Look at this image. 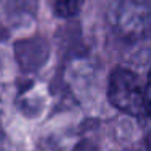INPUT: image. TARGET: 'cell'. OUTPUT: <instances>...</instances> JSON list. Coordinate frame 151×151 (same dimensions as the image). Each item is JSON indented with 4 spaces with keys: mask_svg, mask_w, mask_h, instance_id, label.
Here are the masks:
<instances>
[{
    "mask_svg": "<svg viewBox=\"0 0 151 151\" xmlns=\"http://www.w3.org/2000/svg\"><path fill=\"white\" fill-rule=\"evenodd\" d=\"M145 88H146V114L151 115V72L145 83Z\"/></svg>",
    "mask_w": 151,
    "mask_h": 151,
    "instance_id": "cell-3",
    "label": "cell"
},
{
    "mask_svg": "<svg viewBox=\"0 0 151 151\" xmlns=\"http://www.w3.org/2000/svg\"><path fill=\"white\" fill-rule=\"evenodd\" d=\"M85 0H55V13L62 18H72L81 10Z\"/></svg>",
    "mask_w": 151,
    "mask_h": 151,
    "instance_id": "cell-2",
    "label": "cell"
},
{
    "mask_svg": "<svg viewBox=\"0 0 151 151\" xmlns=\"http://www.w3.org/2000/svg\"><path fill=\"white\" fill-rule=\"evenodd\" d=\"M107 96L111 104L132 117L146 115V88L141 78L127 67H115L109 75Z\"/></svg>",
    "mask_w": 151,
    "mask_h": 151,
    "instance_id": "cell-1",
    "label": "cell"
}]
</instances>
